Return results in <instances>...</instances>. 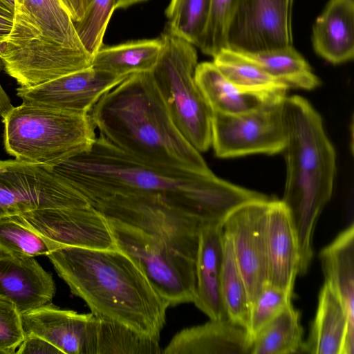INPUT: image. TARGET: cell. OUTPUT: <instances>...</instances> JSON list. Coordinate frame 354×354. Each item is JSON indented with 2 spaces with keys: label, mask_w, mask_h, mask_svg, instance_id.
I'll list each match as a JSON object with an SVG mask.
<instances>
[{
  "label": "cell",
  "mask_w": 354,
  "mask_h": 354,
  "mask_svg": "<svg viewBox=\"0 0 354 354\" xmlns=\"http://www.w3.org/2000/svg\"><path fill=\"white\" fill-rule=\"evenodd\" d=\"M51 168L87 200L113 194L155 196L205 223L223 224L238 207L266 197L212 172L167 171L151 166L101 136L86 151Z\"/></svg>",
  "instance_id": "obj_1"
},
{
  "label": "cell",
  "mask_w": 354,
  "mask_h": 354,
  "mask_svg": "<svg viewBox=\"0 0 354 354\" xmlns=\"http://www.w3.org/2000/svg\"><path fill=\"white\" fill-rule=\"evenodd\" d=\"M88 114L101 136L140 162L167 171L212 172L175 124L150 72L127 77Z\"/></svg>",
  "instance_id": "obj_2"
},
{
  "label": "cell",
  "mask_w": 354,
  "mask_h": 354,
  "mask_svg": "<svg viewBox=\"0 0 354 354\" xmlns=\"http://www.w3.org/2000/svg\"><path fill=\"white\" fill-rule=\"evenodd\" d=\"M47 257L71 292L95 317L160 339L169 304L123 252L66 246Z\"/></svg>",
  "instance_id": "obj_3"
},
{
  "label": "cell",
  "mask_w": 354,
  "mask_h": 354,
  "mask_svg": "<svg viewBox=\"0 0 354 354\" xmlns=\"http://www.w3.org/2000/svg\"><path fill=\"white\" fill-rule=\"evenodd\" d=\"M284 153L286 178L282 202L292 218L299 245V275L313 256L316 223L330 201L336 174V153L319 113L305 98L286 96Z\"/></svg>",
  "instance_id": "obj_4"
},
{
  "label": "cell",
  "mask_w": 354,
  "mask_h": 354,
  "mask_svg": "<svg viewBox=\"0 0 354 354\" xmlns=\"http://www.w3.org/2000/svg\"><path fill=\"white\" fill-rule=\"evenodd\" d=\"M0 59L19 87L29 88L91 66L92 56L61 0H15Z\"/></svg>",
  "instance_id": "obj_5"
},
{
  "label": "cell",
  "mask_w": 354,
  "mask_h": 354,
  "mask_svg": "<svg viewBox=\"0 0 354 354\" xmlns=\"http://www.w3.org/2000/svg\"><path fill=\"white\" fill-rule=\"evenodd\" d=\"M6 152L19 160L50 167L88 149L95 127L89 114L21 104L2 118Z\"/></svg>",
  "instance_id": "obj_6"
},
{
  "label": "cell",
  "mask_w": 354,
  "mask_h": 354,
  "mask_svg": "<svg viewBox=\"0 0 354 354\" xmlns=\"http://www.w3.org/2000/svg\"><path fill=\"white\" fill-rule=\"evenodd\" d=\"M162 48L150 72L175 124L199 151L212 145V110L194 77L198 55L194 45L165 30Z\"/></svg>",
  "instance_id": "obj_7"
},
{
  "label": "cell",
  "mask_w": 354,
  "mask_h": 354,
  "mask_svg": "<svg viewBox=\"0 0 354 354\" xmlns=\"http://www.w3.org/2000/svg\"><path fill=\"white\" fill-rule=\"evenodd\" d=\"M106 220L115 248L136 264L169 306L194 302L196 287L194 259L158 236L116 220Z\"/></svg>",
  "instance_id": "obj_8"
},
{
  "label": "cell",
  "mask_w": 354,
  "mask_h": 354,
  "mask_svg": "<svg viewBox=\"0 0 354 354\" xmlns=\"http://www.w3.org/2000/svg\"><path fill=\"white\" fill-rule=\"evenodd\" d=\"M106 218L120 221L158 236L196 260L201 219L178 210L151 195L113 194L88 198Z\"/></svg>",
  "instance_id": "obj_9"
},
{
  "label": "cell",
  "mask_w": 354,
  "mask_h": 354,
  "mask_svg": "<svg viewBox=\"0 0 354 354\" xmlns=\"http://www.w3.org/2000/svg\"><path fill=\"white\" fill-rule=\"evenodd\" d=\"M89 205L83 194L50 167L0 160V217Z\"/></svg>",
  "instance_id": "obj_10"
},
{
  "label": "cell",
  "mask_w": 354,
  "mask_h": 354,
  "mask_svg": "<svg viewBox=\"0 0 354 354\" xmlns=\"http://www.w3.org/2000/svg\"><path fill=\"white\" fill-rule=\"evenodd\" d=\"M285 98L239 114L212 111L211 146L216 156L282 152L286 139Z\"/></svg>",
  "instance_id": "obj_11"
},
{
  "label": "cell",
  "mask_w": 354,
  "mask_h": 354,
  "mask_svg": "<svg viewBox=\"0 0 354 354\" xmlns=\"http://www.w3.org/2000/svg\"><path fill=\"white\" fill-rule=\"evenodd\" d=\"M293 0H238L227 48L257 53L292 45Z\"/></svg>",
  "instance_id": "obj_12"
},
{
  "label": "cell",
  "mask_w": 354,
  "mask_h": 354,
  "mask_svg": "<svg viewBox=\"0 0 354 354\" xmlns=\"http://www.w3.org/2000/svg\"><path fill=\"white\" fill-rule=\"evenodd\" d=\"M14 216L39 234L51 250L66 246L116 248L106 218L91 205L39 209Z\"/></svg>",
  "instance_id": "obj_13"
},
{
  "label": "cell",
  "mask_w": 354,
  "mask_h": 354,
  "mask_svg": "<svg viewBox=\"0 0 354 354\" xmlns=\"http://www.w3.org/2000/svg\"><path fill=\"white\" fill-rule=\"evenodd\" d=\"M272 198L248 202L233 210L223 223L244 279L250 307L267 283L266 218Z\"/></svg>",
  "instance_id": "obj_14"
},
{
  "label": "cell",
  "mask_w": 354,
  "mask_h": 354,
  "mask_svg": "<svg viewBox=\"0 0 354 354\" xmlns=\"http://www.w3.org/2000/svg\"><path fill=\"white\" fill-rule=\"evenodd\" d=\"M127 77H120L91 66L33 87H18L22 104L88 114L99 100Z\"/></svg>",
  "instance_id": "obj_15"
},
{
  "label": "cell",
  "mask_w": 354,
  "mask_h": 354,
  "mask_svg": "<svg viewBox=\"0 0 354 354\" xmlns=\"http://www.w3.org/2000/svg\"><path fill=\"white\" fill-rule=\"evenodd\" d=\"M95 316L63 310L50 303L21 314L25 335L34 334L64 354H91Z\"/></svg>",
  "instance_id": "obj_16"
},
{
  "label": "cell",
  "mask_w": 354,
  "mask_h": 354,
  "mask_svg": "<svg viewBox=\"0 0 354 354\" xmlns=\"http://www.w3.org/2000/svg\"><path fill=\"white\" fill-rule=\"evenodd\" d=\"M267 283L293 294L299 275V250L289 211L281 200L271 199L266 218Z\"/></svg>",
  "instance_id": "obj_17"
},
{
  "label": "cell",
  "mask_w": 354,
  "mask_h": 354,
  "mask_svg": "<svg viewBox=\"0 0 354 354\" xmlns=\"http://www.w3.org/2000/svg\"><path fill=\"white\" fill-rule=\"evenodd\" d=\"M52 274L35 258L0 254V297L13 302L22 314L51 302L55 294Z\"/></svg>",
  "instance_id": "obj_18"
},
{
  "label": "cell",
  "mask_w": 354,
  "mask_h": 354,
  "mask_svg": "<svg viewBox=\"0 0 354 354\" xmlns=\"http://www.w3.org/2000/svg\"><path fill=\"white\" fill-rule=\"evenodd\" d=\"M223 251V224H204L195 260L196 287L193 303L213 320L227 318L221 290Z\"/></svg>",
  "instance_id": "obj_19"
},
{
  "label": "cell",
  "mask_w": 354,
  "mask_h": 354,
  "mask_svg": "<svg viewBox=\"0 0 354 354\" xmlns=\"http://www.w3.org/2000/svg\"><path fill=\"white\" fill-rule=\"evenodd\" d=\"M252 339L244 327L228 318L184 328L171 339L165 354H250Z\"/></svg>",
  "instance_id": "obj_20"
},
{
  "label": "cell",
  "mask_w": 354,
  "mask_h": 354,
  "mask_svg": "<svg viewBox=\"0 0 354 354\" xmlns=\"http://www.w3.org/2000/svg\"><path fill=\"white\" fill-rule=\"evenodd\" d=\"M301 353H354V333L350 330L346 310L326 281L320 290L316 314Z\"/></svg>",
  "instance_id": "obj_21"
},
{
  "label": "cell",
  "mask_w": 354,
  "mask_h": 354,
  "mask_svg": "<svg viewBox=\"0 0 354 354\" xmlns=\"http://www.w3.org/2000/svg\"><path fill=\"white\" fill-rule=\"evenodd\" d=\"M315 51L339 64L354 57V0H329L313 28Z\"/></svg>",
  "instance_id": "obj_22"
},
{
  "label": "cell",
  "mask_w": 354,
  "mask_h": 354,
  "mask_svg": "<svg viewBox=\"0 0 354 354\" xmlns=\"http://www.w3.org/2000/svg\"><path fill=\"white\" fill-rule=\"evenodd\" d=\"M329 285L341 301L354 333V225L351 223L319 253Z\"/></svg>",
  "instance_id": "obj_23"
},
{
  "label": "cell",
  "mask_w": 354,
  "mask_h": 354,
  "mask_svg": "<svg viewBox=\"0 0 354 354\" xmlns=\"http://www.w3.org/2000/svg\"><path fill=\"white\" fill-rule=\"evenodd\" d=\"M221 73L239 90L269 100L286 97L289 88L242 53L225 48L213 57Z\"/></svg>",
  "instance_id": "obj_24"
},
{
  "label": "cell",
  "mask_w": 354,
  "mask_h": 354,
  "mask_svg": "<svg viewBox=\"0 0 354 354\" xmlns=\"http://www.w3.org/2000/svg\"><path fill=\"white\" fill-rule=\"evenodd\" d=\"M160 37L102 46L92 55L91 66L120 77L151 72L160 54Z\"/></svg>",
  "instance_id": "obj_25"
},
{
  "label": "cell",
  "mask_w": 354,
  "mask_h": 354,
  "mask_svg": "<svg viewBox=\"0 0 354 354\" xmlns=\"http://www.w3.org/2000/svg\"><path fill=\"white\" fill-rule=\"evenodd\" d=\"M194 77L212 111L239 114L266 102L283 100H269L239 90L213 62L198 64Z\"/></svg>",
  "instance_id": "obj_26"
},
{
  "label": "cell",
  "mask_w": 354,
  "mask_h": 354,
  "mask_svg": "<svg viewBox=\"0 0 354 354\" xmlns=\"http://www.w3.org/2000/svg\"><path fill=\"white\" fill-rule=\"evenodd\" d=\"M242 53L288 88L312 90L320 84L318 77L293 45L257 53Z\"/></svg>",
  "instance_id": "obj_27"
},
{
  "label": "cell",
  "mask_w": 354,
  "mask_h": 354,
  "mask_svg": "<svg viewBox=\"0 0 354 354\" xmlns=\"http://www.w3.org/2000/svg\"><path fill=\"white\" fill-rule=\"evenodd\" d=\"M302 335L299 312L290 303L253 337L250 354L301 353Z\"/></svg>",
  "instance_id": "obj_28"
},
{
  "label": "cell",
  "mask_w": 354,
  "mask_h": 354,
  "mask_svg": "<svg viewBox=\"0 0 354 354\" xmlns=\"http://www.w3.org/2000/svg\"><path fill=\"white\" fill-rule=\"evenodd\" d=\"M159 339L95 317L91 354H158Z\"/></svg>",
  "instance_id": "obj_29"
},
{
  "label": "cell",
  "mask_w": 354,
  "mask_h": 354,
  "mask_svg": "<svg viewBox=\"0 0 354 354\" xmlns=\"http://www.w3.org/2000/svg\"><path fill=\"white\" fill-rule=\"evenodd\" d=\"M223 247L221 290L225 313L229 319L247 330L250 312L249 297L230 240L224 232Z\"/></svg>",
  "instance_id": "obj_30"
},
{
  "label": "cell",
  "mask_w": 354,
  "mask_h": 354,
  "mask_svg": "<svg viewBox=\"0 0 354 354\" xmlns=\"http://www.w3.org/2000/svg\"><path fill=\"white\" fill-rule=\"evenodd\" d=\"M211 0H171L165 10L166 30L198 47L205 32Z\"/></svg>",
  "instance_id": "obj_31"
},
{
  "label": "cell",
  "mask_w": 354,
  "mask_h": 354,
  "mask_svg": "<svg viewBox=\"0 0 354 354\" xmlns=\"http://www.w3.org/2000/svg\"><path fill=\"white\" fill-rule=\"evenodd\" d=\"M51 250L36 232L16 216L0 217V252L18 258L47 256Z\"/></svg>",
  "instance_id": "obj_32"
},
{
  "label": "cell",
  "mask_w": 354,
  "mask_h": 354,
  "mask_svg": "<svg viewBox=\"0 0 354 354\" xmlns=\"http://www.w3.org/2000/svg\"><path fill=\"white\" fill-rule=\"evenodd\" d=\"M115 0H91L84 18L74 23L78 37L91 56L103 44L104 36L115 10Z\"/></svg>",
  "instance_id": "obj_33"
},
{
  "label": "cell",
  "mask_w": 354,
  "mask_h": 354,
  "mask_svg": "<svg viewBox=\"0 0 354 354\" xmlns=\"http://www.w3.org/2000/svg\"><path fill=\"white\" fill-rule=\"evenodd\" d=\"M238 0H211L207 26L198 46L205 55L212 57L227 48L228 28Z\"/></svg>",
  "instance_id": "obj_34"
},
{
  "label": "cell",
  "mask_w": 354,
  "mask_h": 354,
  "mask_svg": "<svg viewBox=\"0 0 354 354\" xmlns=\"http://www.w3.org/2000/svg\"><path fill=\"white\" fill-rule=\"evenodd\" d=\"M293 294L266 283L250 307L248 333H257L291 303Z\"/></svg>",
  "instance_id": "obj_35"
},
{
  "label": "cell",
  "mask_w": 354,
  "mask_h": 354,
  "mask_svg": "<svg viewBox=\"0 0 354 354\" xmlns=\"http://www.w3.org/2000/svg\"><path fill=\"white\" fill-rule=\"evenodd\" d=\"M24 338L21 313L13 302L0 297V351L15 353Z\"/></svg>",
  "instance_id": "obj_36"
},
{
  "label": "cell",
  "mask_w": 354,
  "mask_h": 354,
  "mask_svg": "<svg viewBox=\"0 0 354 354\" xmlns=\"http://www.w3.org/2000/svg\"><path fill=\"white\" fill-rule=\"evenodd\" d=\"M15 353L58 354L62 352L46 339L34 334H29L25 335Z\"/></svg>",
  "instance_id": "obj_37"
},
{
  "label": "cell",
  "mask_w": 354,
  "mask_h": 354,
  "mask_svg": "<svg viewBox=\"0 0 354 354\" xmlns=\"http://www.w3.org/2000/svg\"><path fill=\"white\" fill-rule=\"evenodd\" d=\"M73 23L80 21L86 13L91 0H61Z\"/></svg>",
  "instance_id": "obj_38"
},
{
  "label": "cell",
  "mask_w": 354,
  "mask_h": 354,
  "mask_svg": "<svg viewBox=\"0 0 354 354\" xmlns=\"http://www.w3.org/2000/svg\"><path fill=\"white\" fill-rule=\"evenodd\" d=\"M14 20V12L0 1V44L11 32Z\"/></svg>",
  "instance_id": "obj_39"
},
{
  "label": "cell",
  "mask_w": 354,
  "mask_h": 354,
  "mask_svg": "<svg viewBox=\"0 0 354 354\" xmlns=\"http://www.w3.org/2000/svg\"><path fill=\"white\" fill-rule=\"evenodd\" d=\"M3 69V64L0 59V72ZM13 105L10 99L0 83V116L4 118L6 115L12 109Z\"/></svg>",
  "instance_id": "obj_40"
},
{
  "label": "cell",
  "mask_w": 354,
  "mask_h": 354,
  "mask_svg": "<svg viewBox=\"0 0 354 354\" xmlns=\"http://www.w3.org/2000/svg\"><path fill=\"white\" fill-rule=\"evenodd\" d=\"M148 0H115V10L125 9L133 5L142 3Z\"/></svg>",
  "instance_id": "obj_41"
},
{
  "label": "cell",
  "mask_w": 354,
  "mask_h": 354,
  "mask_svg": "<svg viewBox=\"0 0 354 354\" xmlns=\"http://www.w3.org/2000/svg\"><path fill=\"white\" fill-rule=\"evenodd\" d=\"M6 7L12 12L15 11V0H0Z\"/></svg>",
  "instance_id": "obj_42"
},
{
  "label": "cell",
  "mask_w": 354,
  "mask_h": 354,
  "mask_svg": "<svg viewBox=\"0 0 354 354\" xmlns=\"http://www.w3.org/2000/svg\"><path fill=\"white\" fill-rule=\"evenodd\" d=\"M0 354H3V353L0 351Z\"/></svg>",
  "instance_id": "obj_43"
}]
</instances>
